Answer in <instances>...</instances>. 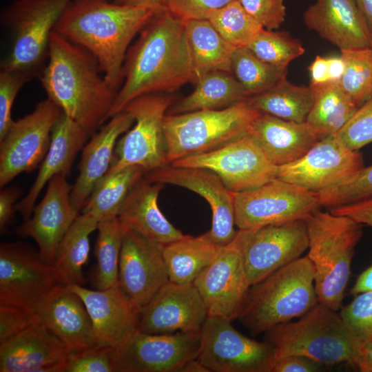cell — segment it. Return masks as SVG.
<instances>
[{"label": "cell", "mask_w": 372, "mask_h": 372, "mask_svg": "<svg viewBox=\"0 0 372 372\" xmlns=\"http://www.w3.org/2000/svg\"><path fill=\"white\" fill-rule=\"evenodd\" d=\"M174 101L172 93H154L137 97L125 105L123 111L133 116L134 125L118 139L107 174L132 165L141 166L147 173L169 164L164 121Z\"/></svg>", "instance_id": "obj_9"}, {"label": "cell", "mask_w": 372, "mask_h": 372, "mask_svg": "<svg viewBox=\"0 0 372 372\" xmlns=\"http://www.w3.org/2000/svg\"><path fill=\"white\" fill-rule=\"evenodd\" d=\"M39 322L72 352L96 347L92 324L81 298L62 285L31 309Z\"/></svg>", "instance_id": "obj_25"}, {"label": "cell", "mask_w": 372, "mask_h": 372, "mask_svg": "<svg viewBox=\"0 0 372 372\" xmlns=\"http://www.w3.org/2000/svg\"><path fill=\"white\" fill-rule=\"evenodd\" d=\"M18 187L12 186L3 189L0 192V231L5 233L13 220L16 203L20 195Z\"/></svg>", "instance_id": "obj_53"}, {"label": "cell", "mask_w": 372, "mask_h": 372, "mask_svg": "<svg viewBox=\"0 0 372 372\" xmlns=\"http://www.w3.org/2000/svg\"><path fill=\"white\" fill-rule=\"evenodd\" d=\"M164 185L143 176L130 189L118 216L127 231L163 245L185 236L159 209L158 198Z\"/></svg>", "instance_id": "obj_29"}, {"label": "cell", "mask_w": 372, "mask_h": 372, "mask_svg": "<svg viewBox=\"0 0 372 372\" xmlns=\"http://www.w3.org/2000/svg\"><path fill=\"white\" fill-rule=\"evenodd\" d=\"M235 0H163V8L184 21L208 20L217 10Z\"/></svg>", "instance_id": "obj_48"}, {"label": "cell", "mask_w": 372, "mask_h": 372, "mask_svg": "<svg viewBox=\"0 0 372 372\" xmlns=\"http://www.w3.org/2000/svg\"><path fill=\"white\" fill-rule=\"evenodd\" d=\"M98 225L95 218L81 212L61 240L52 265L65 285L85 284L83 267L88 260L90 235Z\"/></svg>", "instance_id": "obj_35"}, {"label": "cell", "mask_w": 372, "mask_h": 372, "mask_svg": "<svg viewBox=\"0 0 372 372\" xmlns=\"http://www.w3.org/2000/svg\"><path fill=\"white\" fill-rule=\"evenodd\" d=\"M209 21L235 48L246 47L264 28L235 0L215 11Z\"/></svg>", "instance_id": "obj_41"}, {"label": "cell", "mask_w": 372, "mask_h": 372, "mask_svg": "<svg viewBox=\"0 0 372 372\" xmlns=\"http://www.w3.org/2000/svg\"><path fill=\"white\" fill-rule=\"evenodd\" d=\"M39 322L31 309L0 305V343Z\"/></svg>", "instance_id": "obj_50"}, {"label": "cell", "mask_w": 372, "mask_h": 372, "mask_svg": "<svg viewBox=\"0 0 372 372\" xmlns=\"http://www.w3.org/2000/svg\"><path fill=\"white\" fill-rule=\"evenodd\" d=\"M71 350L40 322L0 343L1 372H64Z\"/></svg>", "instance_id": "obj_24"}, {"label": "cell", "mask_w": 372, "mask_h": 372, "mask_svg": "<svg viewBox=\"0 0 372 372\" xmlns=\"http://www.w3.org/2000/svg\"><path fill=\"white\" fill-rule=\"evenodd\" d=\"M318 194L321 206L330 208L372 197V165L362 167L345 180Z\"/></svg>", "instance_id": "obj_43"}, {"label": "cell", "mask_w": 372, "mask_h": 372, "mask_svg": "<svg viewBox=\"0 0 372 372\" xmlns=\"http://www.w3.org/2000/svg\"><path fill=\"white\" fill-rule=\"evenodd\" d=\"M340 51L344 72L338 83L359 107L372 97V48Z\"/></svg>", "instance_id": "obj_40"}, {"label": "cell", "mask_w": 372, "mask_h": 372, "mask_svg": "<svg viewBox=\"0 0 372 372\" xmlns=\"http://www.w3.org/2000/svg\"><path fill=\"white\" fill-rule=\"evenodd\" d=\"M163 0H124L123 3L138 8L159 10L163 8Z\"/></svg>", "instance_id": "obj_58"}, {"label": "cell", "mask_w": 372, "mask_h": 372, "mask_svg": "<svg viewBox=\"0 0 372 372\" xmlns=\"http://www.w3.org/2000/svg\"><path fill=\"white\" fill-rule=\"evenodd\" d=\"M249 134L278 167L298 160L321 139L306 122L287 121L265 113L254 120Z\"/></svg>", "instance_id": "obj_30"}, {"label": "cell", "mask_w": 372, "mask_h": 372, "mask_svg": "<svg viewBox=\"0 0 372 372\" xmlns=\"http://www.w3.org/2000/svg\"><path fill=\"white\" fill-rule=\"evenodd\" d=\"M146 173L141 166L132 165L107 174L95 186L81 212L99 223L118 217L130 189Z\"/></svg>", "instance_id": "obj_36"}, {"label": "cell", "mask_w": 372, "mask_h": 372, "mask_svg": "<svg viewBox=\"0 0 372 372\" xmlns=\"http://www.w3.org/2000/svg\"><path fill=\"white\" fill-rule=\"evenodd\" d=\"M207 316L193 283L169 280L141 308L138 330L151 334L200 332Z\"/></svg>", "instance_id": "obj_20"}, {"label": "cell", "mask_w": 372, "mask_h": 372, "mask_svg": "<svg viewBox=\"0 0 372 372\" xmlns=\"http://www.w3.org/2000/svg\"><path fill=\"white\" fill-rule=\"evenodd\" d=\"M329 82L338 83L344 72V63L341 56L327 57Z\"/></svg>", "instance_id": "obj_57"}, {"label": "cell", "mask_w": 372, "mask_h": 372, "mask_svg": "<svg viewBox=\"0 0 372 372\" xmlns=\"http://www.w3.org/2000/svg\"><path fill=\"white\" fill-rule=\"evenodd\" d=\"M156 12L108 0H74L54 30L89 51L117 92L130 45Z\"/></svg>", "instance_id": "obj_3"}, {"label": "cell", "mask_w": 372, "mask_h": 372, "mask_svg": "<svg viewBox=\"0 0 372 372\" xmlns=\"http://www.w3.org/2000/svg\"><path fill=\"white\" fill-rule=\"evenodd\" d=\"M311 84L329 82L327 57L317 55L309 67Z\"/></svg>", "instance_id": "obj_54"}, {"label": "cell", "mask_w": 372, "mask_h": 372, "mask_svg": "<svg viewBox=\"0 0 372 372\" xmlns=\"http://www.w3.org/2000/svg\"><path fill=\"white\" fill-rule=\"evenodd\" d=\"M88 136L84 128L61 112L52 128L50 147L37 176L25 197L16 204L17 211L25 221L30 218L45 185L55 176L70 173Z\"/></svg>", "instance_id": "obj_28"}, {"label": "cell", "mask_w": 372, "mask_h": 372, "mask_svg": "<svg viewBox=\"0 0 372 372\" xmlns=\"http://www.w3.org/2000/svg\"><path fill=\"white\" fill-rule=\"evenodd\" d=\"M355 366L362 372H372V342L360 344Z\"/></svg>", "instance_id": "obj_55"}, {"label": "cell", "mask_w": 372, "mask_h": 372, "mask_svg": "<svg viewBox=\"0 0 372 372\" xmlns=\"http://www.w3.org/2000/svg\"><path fill=\"white\" fill-rule=\"evenodd\" d=\"M193 284L208 316H219L230 321L237 319L251 286L234 238L220 248L215 259Z\"/></svg>", "instance_id": "obj_19"}, {"label": "cell", "mask_w": 372, "mask_h": 372, "mask_svg": "<svg viewBox=\"0 0 372 372\" xmlns=\"http://www.w3.org/2000/svg\"><path fill=\"white\" fill-rule=\"evenodd\" d=\"M262 61L287 70L289 64L304 53L301 42L286 31L263 28L245 47Z\"/></svg>", "instance_id": "obj_42"}, {"label": "cell", "mask_w": 372, "mask_h": 372, "mask_svg": "<svg viewBox=\"0 0 372 372\" xmlns=\"http://www.w3.org/2000/svg\"><path fill=\"white\" fill-rule=\"evenodd\" d=\"M234 196L236 226L243 230L305 220L321 207L318 192L278 178Z\"/></svg>", "instance_id": "obj_10"}, {"label": "cell", "mask_w": 372, "mask_h": 372, "mask_svg": "<svg viewBox=\"0 0 372 372\" xmlns=\"http://www.w3.org/2000/svg\"><path fill=\"white\" fill-rule=\"evenodd\" d=\"M313 105L307 124L320 138L337 134L358 107L342 91L338 83L310 84Z\"/></svg>", "instance_id": "obj_33"}, {"label": "cell", "mask_w": 372, "mask_h": 372, "mask_svg": "<svg viewBox=\"0 0 372 372\" xmlns=\"http://www.w3.org/2000/svg\"><path fill=\"white\" fill-rule=\"evenodd\" d=\"M170 164L209 169L232 192L257 188L277 178L278 170L249 134L214 151L185 157Z\"/></svg>", "instance_id": "obj_15"}, {"label": "cell", "mask_w": 372, "mask_h": 372, "mask_svg": "<svg viewBox=\"0 0 372 372\" xmlns=\"http://www.w3.org/2000/svg\"><path fill=\"white\" fill-rule=\"evenodd\" d=\"M363 14L372 34V0H355Z\"/></svg>", "instance_id": "obj_59"}, {"label": "cell", "mask_w": 372, "mask_h": 372, "mask_svg": "<svg viewBox=\"0 0 372 372\" xmlns=\"http://www.w3.org/2000/svg\"><path fill=\"white\" fill-rule=\"evenodd\" d=\"M32 78L22 72L0 70V140L13 123L11 110L15 98L23 85Z\"/></svg>", "instance_id": "obj_47"}, {"label": "cell", "mask_w": 372, "mask_h": 372, "mask_svg": "<svg viewBox=\"0 0 372 372\" xmlns=\"http://www.w3.org/2000/svg\"><path fill=\"white\" fill-rule=\"evenodd\" d=\"M362 156L347 147L336 134L319 140L302 157L278 167L277 178L319 192L364 167Z\"/></svg>", "instance_id": "obj_18"}, {"label": "cell", "mask_w": 372, "mask_h": 372, "mask_svg": "<svg viewBox=\"0 0 372 372\" xmlns=\"http://www.w3.org/2000/svg\"><path fill=\"white\" fill-rule=\"evenodd\" d=\"M323 365L304 356L291 355L276 360L271 372H316Z\"/></svg>", "instance_id": "obj_51"}, {"label": "cell", "mask_w": 372, "mask_h": 372, "mask_svg": "<svg viewBox=\"0 0 372 372\" xmlns=\"http://www.w3.org/2000/svg\"><path fill=\"white\" fill-rule=\"evenodd\" d=\"M114 2L117 3H123L124 0H114Z\"/></svg>", "instance_id": "obj_61"}, {"label": "cell", "mask_w": 372, "mask_h": 372, "mask_svg": "<svg viewBox=\"0 0 372 372\" xmlns=\"http://www.w3.org/2000/svg\"><path fill=\"white\" fill-rule=\"evenodd\" d=\"M231 70L248 98L270 90L287 79V70L262 61L245 47L234 50Z\"/></svg>", "instance_id": "obj_39"}, {"label": "cell", "mask_w": 372, "mask_h": 372, "mask_svg": "<svg viewBox=\"0 0 372 372\" xmlns=\"http://www.w3.org/2000/svg\"><path fill=\"white\" fill-rule=\"evenodd\" d=\"M238 1L247 13L266 30H277L285 20V0Z\"/></svg>", "instance_id": "obj_49"}, {"label": "cell", "mask_w": 372, "mask_h": 372, "mask_svg": "<svg viewBox=\"0 0 372 372\" xmlns=\"http://www.w3.org/2000/svg\"><path fill=\"white\" fill-rule=\"evenodd\" d=\"M163 245L128 230L119 259L118 283L140 308L169 280Z\"/></svg>", "instance_id": "obj_22"}, {"label": "cell", "mask_w": 372, "mask_h": 372, "mask_svg": "<svg viewBox=\"0 0 372 372\" xmlns=\"http://www.w3.org/2000/svg\"><path fill=\"white\" fill-rule=\"evenodd\" d=\"M64 372H116L114 347H92L72 352Z\"/></svg>", "instance_id": "obj_46"}, {"label": "cell", "mask_w": 372, "mask_h": 372, "mask_svg": "<svg viewBox=\"0 0 372 372\" xmlns=\"http://www.w3.org/2000/svg\"><path fill=\"white\" fill-rule=\"evenodd\" d=\"M47 65L40 74L48 99L93 135L105 121L116 92L106 81L96 58L54 30Z\"/></svg>", "instance_id": "obj_2"}, {"label": "cell", "mask_w": 372, "mask_h": 372, "mask_svg": "<svg viewBox=\"0 0 372 372\" xmlns=\"http://www.w3.org/2000/svg\"><path fill=\"white\" fill-rule=\"evenodd\" d=\"M370 47L372 48V34L371 36Z\"/></svg>", "instance_id": "obj_62"}, {"label": "cell", "mask_w": 372, "mask_h": 372, "mask_svg": "<svg viewBox=\"0 0 372 372\" xmlns=\"http://www.w3.org/2000/svg\"><path fill=\"white\" fill-rule=\"evenodd\" d=\"M303 21L340 50L370 47L371 32L355 0H316L304 11Z\"/></svg>", "instance_id": "obj_26"}, {"label": "cell", "mask_w": 372, "mask_h": 372, "mask_svg": "<svg viewBox=\"0 0 372 372\" xmlns=\"http://www.w3.org/2000/svg\"><path fill=\"white\" fill-rule=\"evenodd\" d=\"M307 255L314 268L318 302L335 311L342 305L355 247L362 235L352 218L320 209L306 220Z\"/></svg>", "instance_id": "obj_5"}, {"label": "cell", "mask_w": 372, "mask_h": 372, "mask_svg": "<svg viewBox=\"0 0 372 372\" xmlns=\"http://www.w3.org/2000/svg\"><path fill=\"white\" fill-rule=\"evenodd\" d=\"M61 110L49 99L39 101L32 112L14 121L0 140V187L16 176L32 171L45 158L52 128Z\"/></svg>", "instance_id": "obj_14"}, {"label": "cell", "mask_w": 372, "mask_h": 372, "mask_svg": "<svg viewBox=\"0 0 372 372\" xmlns=\"http://www.w3.org/2000/svg\"><path fill=\"white\" fill-rule=\"evenodd\" d=\"M231 321L207 316L200 331L197 360L208 372H271L273 350L264 340L242 334Z\"/></svg>", "instance_id": "obj_11"}, {"label": "cell", "mask_w": 372, "mask_h": 372, "mask_svg": "<svg viewBox=\"0 0 372 372\" xmlns=\"http://www.w3.org/2000/svg\"><path fill=\"white\" fill-rule=\"evenodd\" d=\"M260 113L244 101L220 110L167 114L164 132L169 164L214 151L249 134Z\"/></svg>", "instance_id": "obj_7"}, {"label": "cell", "mask_w": 372, "mask_h": 372, "mask_svg": "<svg viewBox=\"0 0 372 372\" xmlns=\"http://www.w3.org/2000/svg\"><path fill=\"white\" fill-rule=\"evenodd\" d=\"M330 211L336 215L348 216L361 225L372 227V197L331 208Z\"/></svg>", "instance_id": "obj_52"}, {"label": "cell", "mask_w": 372, "mask_h": 372, "mask_svg": "<svg viewBox=\"0 0 372 372\" xmlns=\"http://www.w3.org/2000/svg\"><path fill=\"white\" fill-rule=\"evenodd\" d=\"M234 240L240 249L250 286L299 258L309 247L304 220L256 229H238Z\"/></svg>", "instance_id": "obj_12"}, {"label": "cell", "mask_w": 372, "mask_h": 372, "mask_svg": "<svg viewBox=\"0 0 372 372\" xmlns=\"http://www.w3.org/2000/svg\"><path fill=\"white\" fill-rule=\"evenodd\" d=\"M145 176L151 182L179 186L203 196L211 210V226L204 236L219 247L234 240L238 231L234 228V192L216 173L205 168L168 164L146 173Z\"/></svg>", "instance_id": "obj_17"}, {"label": "cell", "mask_w": 372, "mask_h": 372, "mask_svg": "<svg viewBox=\"0 0 372 372\" xmlns=\"http://www.w3.org/2000/svg\"><path fill=\"white\" fill-rule=\"evenodd\" d=\"M179 372H208L206 368L197 360H191L180 368Z\"/></svg>", "instance_id": "obj_60"}, {"label": "cell", "mask_w": 372, "mask_h": 372, "mask_svg": "<svg viewBox=\"0 0 372 372\" xmlns=\"http://www.w3.org/2000/svg\"><path fill=\"white\" fill-rule=\"evenodd\" d=\"M369 291H372V265L358 276L355 285L351 289V293L358 295Z\"/></svg>", "instance_id": "obj_56"}, {"label": "cell", "mask_w": 372, "mask_h": 372, "mask_svg": "<svg viewBox=\"0 0 372 372\" xmlns=\"http://www.w3.org/2000/svg\"><path fill=\"white\" fill-rule=\"evenodd\" d=\"M372 98V97H371Z\"/></svg>", "instance_id": "obj_63"}, {"label": "cell", "mask_w": 372, "mask_h": 372, "mask_svg": "<svg viewBox=\"0 0 372 372\" xmlns=\"http://www.w3.org/2000/svg\"><path fill=\"white\" fill-rule=\"evenodd\" d=\"M90 317L96 347H116L138 330L141 308L119 283L105 289L69 286Z\"/></svg>", "instance_id": "obj_23"}, {"label": "cell", "mask_w": 372, "mask_h": 372, "mask_svg": "<svg viewBox=\"0 0 372 372\" xmlns=\"http://www.w3.org/2000/svg\"><path fill=\"white\" fill-rule=\"evenodd\" d=\"M65 175L53 177L42 200L34 206L30 218L17 229L19 235L32 238L41 257L53 264L59 245L81 214L72 204V186Z\"/></svg>", "instance_id": "obj_21"}, {"label": "cell", "mask_w": 372, "mask_h": 372, "mask_svg": "<svg viewBox=\"0 0 372 372\" xmlns=\"http://www.w3.org/2000/svg\"><path fill=\"white\" fill-rule=\"evenodd\" d=\"M65 285L52 264L22 242L0 245V305L32 309Z\"/></svg>", "instance_id": "obj_13"}, {"label": "cell", "mask_w": 372, "mask_h": 372, "mask_svg": "<svg viewBox=\"0 0 372 372\" xmlns=\"http://www.w3.org/2000/svg\"><path fill=\"white\" fill-rule=\"evenodd\" d=\"M314 268L307 256L251 285L237 319L252 334L301 317L318 302Z\"/></svg>", "instance_id": "obj_4"}, {"label": "cell", "mask_w": 372, "mask_h": 372, "mask_svg": "<svg viewBox=\"0 0 372 372\" xmlns=\"http://www.w3.org/2000/svg\"><path fill=\"white\" fill-rule=\"evenodd\" d=\"M313 101L309 85H294L287 79L270 90L246 100L252 108L261 113L298 123L306 122Z\"/></svg>", "instance_id": "obj_37"}, {"label": "cell", "mask_w": 372, "mask_h": 372, "mask_svg": "<svg viewBox=\"0 0 372 372\" xmlns=\"http://www.w3.org/2000/svg\"><path fill=\"white\" fill-rule=\"evenodd\" d=\"M130 47L123 67V83L109 117L133 99L154 93H172L196 79L185 21L167 10L156 11Z\"/></svg>", "instance_id": "obj_1"}, {"label": "cell", "mask_w": 372, "mask_h": 372, "mask_svg": "<svg viewBox=\"0 0 372 372\" xmlns=\"http://www.w3.org/2000/svg\"><path fill=\"white\" fill-rule=\"evenodd\" d=\"M185 25L196 79L213 71L232 74L231 58L236 48L220 36L209 20H191L185 21Z\"/></svg>", "instance_id": "obj_34"}, {"label": "cell", "mask_w": 372, "mask_h": 372, "mask_svg": "<svg viewBox=\"0 0 372 372\" xmlns=\"http://www.w3.org/2000/svg\"><path fill=\"white\" fill-rule=\"evenodd\" d=\"M96 230V264L91 274V282L96 289H105L118 283L121 250L127 230L118 217L99 223Z\"/></svg>", "instance_id": "obj_38"}, {"label": "cell", "mask_w": 372, "mask_h": 372, "mask_svg": "<svg viewBox=\"0 0 372 372\" xmlns=\"http://www.w3.org/2000/svg\"><path fill=\"white\" fill-rule=\"evenodd\" d=\"M202 234L163 245V254L170 282L191 284L213 262L220 250Z\"/></svg>", "instance_id": "obj_32"}, {"label": "cell", "mask_w": 372, "mask_h": 372, "mask_svg": "<svg viewBox=\"0 0 372 372\" xmlns=\"http://www.w3.org/2000/svg\"><path fill=\"white\" fill-rule=\"evenodd\" d=\"M200 332L151 334L136 331L114 347L116 372H179L197 358Z\"/></svg>", "instance_id": "obj_16"}, {"label": "cell", "mask_w": 372, "mask_h": 372, "mask_svg": "<svg viewBox=\"0 0 372 372\" xmlns=\"http://www.w3.org/2000/svg\"><path fill=\"white\" fill-rule=\"evenodd\" d=\"M72 1L14 0L5 7L0 20L10 30L12 42L1 68L22 72L32 79L39 74L48 58L51 33Z\"/></svg>", "instance_id": "obj_8"}, {"label": "cell", "mask_w": 372, "mask_h": 372, "mask_svg": "<svg viewBox=\"0 0 372 372\" xmlns=\"http://www.w3.org/2000/svg\"><path fill=\"white\" fill-rule=\"evenodd\" d=\"M194 91L174 101L167 114L202 110H220L246 101L247 96L233 74L213 71L199 75Z\"/></svg>", "instance_id": "obj_31"}, {"label": "cell", "mask_w": 372, "mask_h": 372, "mask_svg": "<svg viewBox=\"0 0 372 372\" xmlns=\"http://www.w3.org/2000/svg\"><path fill=\"white\" fill-rule=\"evenodd\" d=\"M335 311L318 302L296 322L266 331L265 340L272 348L273 363L298 355L322 365L355 366L360 344Z\"/></svg>", "instance_id": "obj_6"}, {"label": "cell", "mask_w": 372, "mask_h": 372, "mask_svg": "<svg viewBox=\"0 0 372 372\" xmlns=\"http://www.w3.org/2000/svg\"><path fill=\"white\" fill-rule=\"evenodd\" d=\"M109 119L83 147L79 175L70 194L72 204L80 212L95 186L108 172L119 137L134 123L133 116L125 111Z\"/></svg>", "instance_id": "obj_27"}, {"label": "cell", "mask_w": 372, "mask_h": 372, "mask_svg": "<svg viewBox=\"0 0 372 372\" xmlns=\"http://www.w3.org/2000/svg\"><path fill=\"white\" fill-rule=\"evenodd\" d=\"M340 315L360 344L372 342V291L357 295Z\"/></svg>", "instance_id": "obj_44"}, {"label": "cell", "mask_w": 372, "mask_h": 372, "mask_svg": "<svg viewBox=\"0 0 372 372\" xmlns=\"http://www.w3.org/2000/svg\"><path fill=\"white\" fill-rule=\"evenodd\" d=\"M336 135L347 147L355 151L372 143V98L358 108Z\"/></svg>", "instance_id": "obj_45"}]
</instances>
